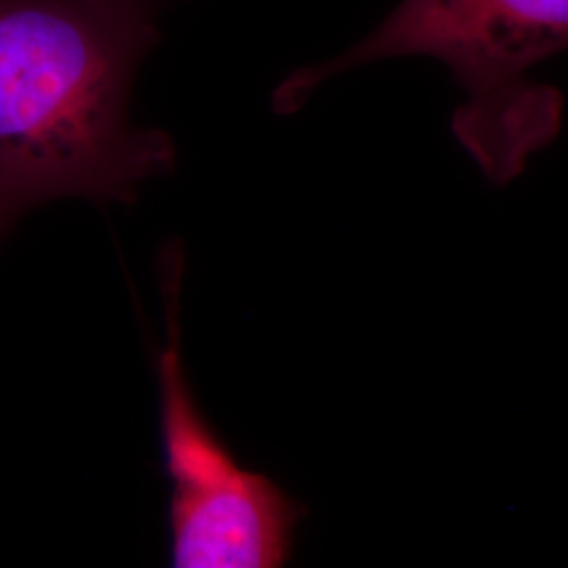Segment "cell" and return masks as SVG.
Here are the masks:
<instances>
[{"mask_svg": "<svg viewBox=\"0 0 568 568\" xmlns=\"http://www.w3.org/2000/svg\"><path fill=\"white\" fill-rule=\"evenodd\" d=\"M159 16L150 0H0V234L60 199L133 203L173 171L171 135L129 112Z\"/></svg>", "mask_w": 568, "mask_h": 568, "instance_id": "obj_1", "label": "cell"}, {"mask_svg": "<svg viewBox=\"0 0 568 568\" xmlns=\"http://www.w3.org/2000/svg\"><path fill=\"white\" fill-rule=\"evenodd\" d=\"M568 51V0H403L344 53L288 74L274 110L293 114L347 70L426 55L445 63L464 93L453 133L497 187L525 173L562 129L558 89L530 79L541 61Z\"/></svg>", "mask_w": 568, "mask_h": 568, "instance_id": "obj_2", "label": "cell"}, {"mask_svg": "<svg viewBox=\"0 0 568 568\" xmlns=\"http://www.w3.org/2000/svg\"><path fill=\"white\" fill-rule=\"evenodd\" d=\"M166 339L156 358L171 560L178 568H276L291 560L305 508L251 471L206 422L185 375L180 331L182 246L161 255Z\"/></svg>", "mask_w": 568, "mask_h": 568, "instance_id": "obj_3", "label": "cell"}, {"mask_svg": "<svg viewBox=\"0 0 568 568\" xmlns=\"http://www.w3.org/2000/svg\"><path fill=\"white\" fill-rule=\"evenodd\" d=\"M150 2H154V4H156L161 11H163L164 7H166L171 0H150Z\"/></svg>", "mask_w": 568, "mask_h": 568, "instance_id": "obj_4", "label": "cell"}]
</instances>
